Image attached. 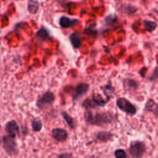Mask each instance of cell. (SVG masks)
I'll return each instance as SVG.
<instances>
[{
    "label": "cell",
    "mask_w": 158,
    "mask_h": 158,
    "mask_svg": "<svg viewBox=\"0 0 158 158\" xmlns=\"http://www.w3.org/2000/svg\"><path fill=\"white\" fill-rule=\"evenodd\" d=\"M114 156L116 158H126L128 157V155L124 149H117L114 151Z\"/></svg>",
    "instance_id": "21"
},
{
    "label": "cell",
    "mask_w": 158,
    "mask_h": 158,
    "mask_svg": "<svg viewBox=\"0 0 158 158\" xmlns=\"http://www.w3.org/2000/svg\"><path fill=\"white\" fill-rule=\"evenodd\" d=\"M51 136L59 142L65 141L69 136L68 132L62 128H54L51 131Z\"/></svg>",
    "instance_id": "9"
},
{
    "label": "cell",
    "mask_w": 158,
    "mask_h": 158,
    "mask_svg": "<svg viewBox=\"0 0 158 158\" xmlns=\"http://www.w3.org/2000/svg\"><path fill=\"white\" fill-rule=\"evenodd\" d=\"M143 25L146 30L149 32L154 31L157 27V23L155 21L149 20H143Z\"/></svg>",
    "instance_id": "18"
},
{
    "label": "cell",
    "mask_w": 158,
    "mask_h": 158,
    "mask_svg": "<svg viewBox=\"0 0 158 158\" xmlns=\"http://www.w3.org/2000/svg\"><path fill=\"white\" fill-rule=\"evenodd\" d=\"M79 23V20L77 19H71L67 16H61L59 19V25L62 28H68Z\"/></svg>",
    "instance_id": "11"
},
{
    "label": "cell",
    "mask_w": 158,
    "mask_h": 158,
    "mask_svg": "<svg viewBox=\"0 0 158 158\" xmlns=\"http://www.w3.org/2000/svg\"><path fill=\"white\" fill-rule=\"evenodd\" d=\"M123 85L125 88L131 90H136L138 89L139 85V83L132 78H126L123 81Z\"/></svg>",
    "instance_id": "15"
},
{
    "label": "cell",
    "mask_w": 158,
    "mask_h": 158,
    "mask_svg": "<svg viewBox=\"0 0 158 158\" xmlns=\"http://www.w3.org/2000/svg\"><path fill=\"white\" fill-rule=\"evenodd\" d=\"M101 88L102 91H103V93H104L106 97L110 99L111 96L113 94V93L114 91V88L112 86V85L110 84L107 85L101 86Z\"/></svg>",
    "instance_id": "20"
},
{
    "label": "cell",
    "mask_w": 158,
    "mask_h": 158,
    "mask_svg": "<svg viewBox=\"0 0 158 158\" xmlns=\"http://www.w3.org/2000/svg\"><path fill=\"white\" fill-rule=\"evenodd\" d=\"M110 99L104 98L100 94L93 93L89 98H86L82 102V107L85 109H93L104 107Z\"/></svg>",
    "instance_id": "2"
},
{
    "label": "cell",
    "mask_w": 158,
    "mask_h": 158,
    "mask_svg": "<svg viewBox=\"0 0 158 158\" xmlns=\"http://www.w3.org/2000/svg\"><path fill=\"white\" fill-rule=\"evenodd\" d=\"M36 36L42 41H46L50 39L49 31L44 27H41L36 33Z\"/></svg>",
    "instance_id": "16"
},
{
    "label": "cell",
    "mask_w": 158,
    "mask_h": 158,
    "mask_svg": "<svg viewBox=\"0 0 158 158\" xmlns=\"http://www.w3.org/2000/svg\"><path fill=\"white\" fill-rule=\"evenodd\" d=\"M1 143L2 149L9 156H14L18 154L19 148L15 138H14L8 134L4 135L2 136Z\"/></svg>",
    "instance_id": "3"
},
{
    "label": "cell",
    "mask_w": 158,
    "mask_h": 158,
    "mask_svg": "<svg viewBox=\"0 0 158 158\" xmlns=\"http://www.w3.org/2000/svg\"><path fill=\"white\" fill-rule=\"evenodd\" d=\"M117 107L126 114L133 116L137 112V107L128 99L124 97H120L115 101Z\"/></svg>",
    "instance_id": "5"
},
{
    "label": "cell",
    "mask_w": 158,
    "mask_h": 158,
    "mask_svg": "<svg viewBox=\"0 0 158 158\" xmlns=\"http://www.w3.org/2000/svg\"><path fill=\"white\" fill-rule=\"evenodd\" d=\"M60 114L64 118V120L67 123V125L71 128V129H75L77 126V123L74 119L70 114H69L65 111H62L60 112Z\"/></svg>",
    "instance_id": "14"
},
{
    "label": "cell",
    "mask_w": 158,
    "mask_h": 158,
    "mask_svg": "<svg viewBox=\"0 0 158 158\" xmlns=\"http://www.w3.org/2000/svg\"><path fill=\"white\" fill-rule=\"evenodd\" d=\"M95 137L99 141L106 143L113 139L114 134L108 131H99L95 133Z\"/></svg>",
    "instance_id": "12"
},
{
    "label": "cell",
    "mask_w": 158,
    "mask_h": 158,
    "mask_svg": "<svg viewBox=\"0 0 158 158\" xmlns=\"http://www.w3.org/2000/svg\"><path fill=\"white\" fill-rule=\"evenodd\" d=\"M32 130L35 132H39L43 128V123L40 118H33L31 120Z\"/></svg>",
    "instance_id": "17"
},
{
    "label": "cell",
    "mask_w": 158,
    "mask_h": 158,
    "mask_svg": "<svg viewBox=\"0 0 158 158\" xmlns=\"http://www.w3.org/2000/svg\"><path fill=\"white\" fill-rule=\"evenodd\" d=\"M69 41L75 49H78L81 44V38L80 35H78L77 33L73 32L69 36Z\"/></svg>",
    "instance_id": "13"
},
{
    "label": "cell",
    "mask_w": 158,
    "mask_h": 158,
    "mask_svg": "<svg viewBox=\"0 0 158 158\" xmlns=\"http://www.w3.org/2000/svg\"><path fill=\"white\" fill-rule=\"evenodd\" d=\"M39 9V3L36 1L29 0L28 2V10L31 14H35Z\"/></svg>",
    "instance_id": "19"
},
{
    "label": "cell",
    "mask_w": 158,
    "mask_h": 158,
    "mask_svg": "<svg viewBox=\"0 0 158 158\" xmlns=\"http://www.w3.org/2000/svg\"><path fill=\"white\" fill-rule=\"evenodd\" d=\"M58 157H60V158H64V157H73V155L72 154V153H69V152H65V153H62L59 155L57 156Z\"/></svg>",
    "instance_id": "24"
},
{
    "label": "cell",
    "mask_w": 158,
    "mask_h": 158,
    "mask_svg": "<svg viewBox=\"0 0 158 158\" xmlns=\"http://www.w3.org/2000/svg\"><path fill=\"white\" fill-rule=\"evenodd\" d=\"M55 101V96L51 91L45 92L36 102V106L39 109H44L51 106Z\"/></svg>",
    "instance_id": "6"
},
{
    "label": "cell",
    "mask_w": 158,
    "mask_h": 158,
    "mask_svg": "<svg viewBox=\"0 0 158 158\" xmlns=\"http://www.w3.org/2000/svg\"><path fill=\"white\" fill-rule=\"evenodd\" d=\"M89 85L86 83H80L75 88V93L73 95L72 99L74 101H78L83 97L89 90Z\"/></svg>",
    "instance_id": "8"
},
{
    "label": "cell",
    "mask_w": 158,
    "mask_h": 158,
    "mask_svg": "<svg viewBox=\"0 0 158 158\" xmlns=\"http://www.w3.org/2000/svg\"><path fill=\"white\" fill-rule=\"evenodd\" d=\"M4 130L8 135L14 138L20 136V127L15 120H10L7 122L4 125Z\"/></svg>",
    "instance_id": "7"
},
{
    "label": "cell",
    "mask_w": 158,
    "mask_h": 158,
    "mask_svg": "<svg viewBox=\"0 0 158 158\" xmlns=\"http://www.w3.org/2000/svg\"><path fill=\"white\" fill-rule=\"evenodd\" d=\"M117 17L115 15H109L105 19V22L107 24H110L117 20Z\"/></svg>",
    "instance_id": "23"
},
{
    "label": "cell",
    "mask_w": 158,
    "mask_h": 158,
    "mask_svg": "<svg viewBox=\"0 0 158 158\" xmlns=\"http://www.w3.org/2000/svg\"><path fill=\"white\" fill-rule=\"evenodd\" d=\"M85 121L91 125L98 127H104L112 123L116 120V115L110 111H104L93 113L86 110L84 113Z\"/></svg>",
    "instance_id": "1"
},
{
    "label": "cell",
    "mask_w": 158,
    "mask_h": 158,
    "mask_svg": "<svg viewBox=\"0 0 158 158\" xmlns=\"http://www.w3.org/2000/svg\"><path fill=\"white\" fill-rule=\"evenodd\" d=\"M149 80L152 83H155L158 81V66H156L154 69L152 75L149 78Z\"/></svg>",
    "instance_id": "22"
},
{
    "label": "cell",
    "mask_w": 158,
    "mask_h": 158,
    "mask_svg": "<svg viewBox=\"0 0 158 158\" xmlns=\"http://www.w3.org/2000/svg\"><path fill=\"white\" fill-rule=\"evenodd\" d=\"M128 152L131 157L140 158L147 152V146L144 142L139 140L131 141L128 146Z\"/></svg>",
    "instance_id": "4"
},
{
    "label": "cell",
    "mask_w": 158,
    "mask_h": 158,
    "mask_svg": "<svg viewBox=\"0 0 158 158\" xmlns=\"http://www.w3.org/2000/svg\"><path fill=\"white\" fill-rule=\"evenodd\" d=\"M144 110L152 113L156 118H158V102L153 98H149L145 104Z\"/></svg>",
    "instance_id": "10"
}]
</instances>
